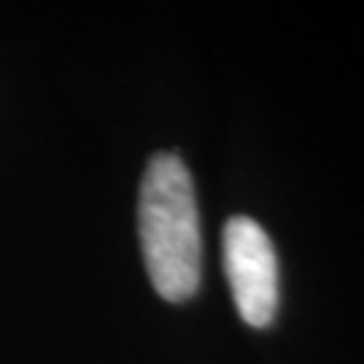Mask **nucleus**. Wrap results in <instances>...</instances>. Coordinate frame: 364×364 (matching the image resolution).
<instances>
[{
  "label": "nucleus",
  "instance_id": "f03ea898",
  "mask_svg": "<svg viewBox=\"0 0 364 364\" xmlns=\"http://www.w3.org/2000/svg\"><path fill=\"white\" fill-rule=\"evenodd\" d=\"M224 270L240 318L254 329L273 324L278 313V257L264 227L248 216L227 221Z\"/></svg>",
  "mask_w": 364,
  "mask_h": 364
},
{
  "label": "nucleus",
  "instance_id": "f257e3e1",
  "mask_svg": "<svg viewBox=\"0 0 364 364\" xmlns=\"http://www.w3.org/2000/svg\"><path fill=\"white\" fill-rule=\"evenodd\" d=\"M138 232L146 273L156 294L168 302L195 297L203 240L195 183L181 156L154 154L149 159L138 197Z\"/></svg>",
  "mask_w": 364,
  "mask_h": 364
}]
</instances>
